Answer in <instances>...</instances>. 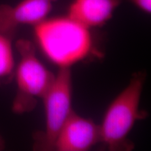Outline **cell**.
Masks as SVG:
<instances>
[{
    "label": "cell",
    "mask_w": 151,
    "mask_h": 151,
    "mask_svg": "<svg viewBox=\"0 0 151 151\" xmlns=\"http://www.w3.org/2000/svg\"><path fill=\"white\" fill-rule=\"evenodd\" d=\"M46 127L35 137V150H53L58 133L72 112V76L70 67H60L48 91L43 97Z\"/></svg>",
    "instance_id": "277c9868"
},
{
    "label": "cell",
    "mask_w": 151,
    "mask_h": 151,
    "mask_svg": "<svg viewBox=\"0 0 151 151\" xmlns=\"http://www.w3.org/2000/svg\"><path fill=\"white\" fill-rule=\"evenodd\" d=\"M5 148V142L4 140L3 137H1V135L0 134V151L4 150Z\"/></svg>",
    "instance_id": "30bf717a"
},
{
    "label": "cell",
    "mask_w": 151,
    "mask_h": 151,
    "mask_svg": "<svg viewBox=\"0 0 151 151\" xmlns=\"http://www.w3.org/2000/svg\"><path fill=\"white\" fill-rule=\"evenodd\" d=\"M134 5L143 12L150 14L151 12V0H129Z\"/></svg>",
    "instance_id": "9c48e42d"
},
{
    "label": "cell",
    "mask_w": 151,
    "mask_h": 151,
    "mask_svg": "<svg viewBox=\"0 0 151 151\" xmlns=\"http://www.w3.org/2000/svg\"><path fill=\"white\" fill-rule=\"evenodd\" d=\"M146 79L142 71L132 76L129 84L109 106L100 126L101 142L109 150H131L134 146L127 140L138 120L145 118L147 113L139 111L141 93Z\"/></svg>",
    "instance_id": "7a4b0ae2"
},
{
    "label": "cell",
    "mask_w": 151,
    "mask_h": 151,
    "mask_svg": "<svg viewBox=\"0 0 151 151\" xmlns=\"http://www.w3.org/2000/svg\"><path fill=\"white\" fill-rule=\"evenodd\" d=\"M12 39L0 33V84L8 83L14 76L15 60Z\"/></svg>",
    "instance_id": "ba28073f"
},
{
    "label": "cell",
    "mask_w": 151,
    "mask_h": 151,
    "mask_svg": "<svg viewBox=\"0 0 151 151\" xmlns=\"http://www.w3.org/2000/svg\"><path fill=\"white\" fill-rule=\"evenodd\" d=\"M16 48L20 60L15 69L17 93L12 104V111L22 114L33 110L37 99H43L48 91L55 75L38 59L35 44L27 39H19Z\"/></svg>",
    "instance_id": "3957f363"
},
{
    "label": "cell",
    "mask_w": 151,
    "mask_h": 151,
    "mask_svg": "<svg viewBox=\"0 0 151 151\" xmlns=\"http://www.w3.org/2000/svg\"><path fill=\"white\" fill-rule=\"evenodd\" d=\"M57 0H22L0 5V33L12 39L20 25L35 26L47 18Z\"/></svg>",
    "instance_id": "8992f818"
},
{
    "label": "cell",
    "mask_w": 151,
    "mask_h": 151,
    "mask_svg": "<svg viewBox=\"0 0 151 151\" xmlns=\"http://www.w3.org/2000/svg\"><path fill=\"white\" fill-rule=\"evenodd\" d=\"M34 27L39 48L59 68L71 67L91 53L90 29L68 16L46 18Z\"/></svg>",
    "instance_id": "6da1fadb"
},
{
    "label": "cell",
    "mask_w": 151,
    "mask_h": 151,
    "mask_svg": "<svg viewBox=\"0 0 151 151\" xmlns=\"http://www.w3.org/2000/svg\"><path fill=\"white\" fill-rule=\"evenodd\" d=\"M120 2V0H73L67 16L89 29L101 27L111 20Z\"/></svg>",
    "instance_id": "52a82bcc"
},
{
    "label": "cell",
    "mask_w": 151,
    "mask_h": 151,
    "mask_svg": "<svg viewBox=\"0 0 151 151\" xmlns=\"http://www.w3.org/2000/svg\"><path fill=\"white\" fill-rule=\"evenodd\" d=\"M99 142L100 126L73 110L57 136L53 150L87 151Z\"/></svg>",
    "instance_id": "5b68a950"
}]
</instances>
